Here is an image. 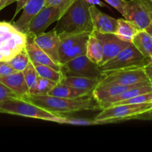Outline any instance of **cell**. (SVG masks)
I'll list each match as a JSON object with an SVG mask.
<instances>
[{"instance_id":"obj_40","label":"cell","mask_w":152,"mask_h":152,"mask_svg":"<svg viewBox=\"0 0 152 152\" xmlns=\"http://www.w3.org/2000/svg\"><path fill=\"white\" fill-rule=\"evenodd\" d=\"M145 31H147V32L148 33V34L152 37V21H151V22L149 24L148 26L145 28Z\"/></svg>"},{"instance_id":"obj_10","label":"cell","mask_w":152,"mask_h":152,"mask_svg":"<svg viewBox=\"0 0 152 152\" xmlns=\"http://www.w3.org/2000/svg\"><path fill=\"white\" fill-rule=\"evenodd\" d=\"M151 11L152 0H127L122 16L142 31L151 22Z\"/></svg>"},{"instance_id":"obj_24","label":"cell","mask_w":152,"mask_h":152,"mask_svg":"<svg viewBox=\"0 0 152 152\" xmlns=\"http://www.w3.org/2000/svg\"><path fill=\"white\" fill-rule=\"evenodd\" d=\"M140 30L132 22L125 19H118V26L116 35L125 41L132 42L134 37Z\"/></svg>"},{"instance_id":"obj_5","label":"cell","mask_w":152,"mask_h":152,"mask_svg":"<svg viewBox=\"0 0 152 152\" xmlns=\"http://www.w3.org/2000/svg\"><path fill=\"white\" fill-rule=\"evenodd\" d=\"M28 37L12 24L0 22V61H9L25 48Z\"/></svg>"},{"instance_id":"obj_41","label":"cell","mask_w":152,"mask_h":152,"mask_svg":"<svg viewBox=\"0 0 152 152\" xmlns=\"http://www.w3.org/2000/svg\"><path fill=\"white\" fill-rule=\"evenodd\" d=\"M150 14H151V19H152V11L151 12V13H150Z\"/></svg>"},{"instance_id":"obj_38","label":"cell","mask_w":152,"mask_h":152,"mask_svg":"<svg viewBox=\"0 0 152 152\" xmlns=\"http://www.w3.org/2000/svg\"><path fill=\"white\" fill-rule=\"evenodd\" d=\"M15 1H16V0H0V11Z\"/></svg>"},{"instance_id":"obj_25","label":"cell","mask_w":152,"mask_h":152,"mask_svg":"<svg viewBox=\"0 0 152 152\" xmlns=\"http://www.w3.org/2000/svg\"><path fill=\"white\" fill-rule=\"evenodd\" d=\"M32 64L37 71V74L40 77L50 80L57 83H59L63 77V75L61 71H57L52 68V67L37 63V62H32Z\"/></svg>"},{"instance_id":"obj_8","label":"cell","mask_w":152,"mask_h":152,"mask_svg":"<svg viewBox=\"0 0 152 152\" xmlns=\"http://www.w3.org/2000/svg\"><path fill=\"white\" fill-rule=\"evenodd\" d=\"M91 33L60 35V65L66 63L77 56L86 55V45Z\"/></svg>"},{"instance_id":"obj_18","label":"cell","mask_w":152,"mask_h":152,"mask_svg":"<svg viewBox=\"0 0 152 152\" xmlns=\"http://www.w3.org/2000/svg\"><path fill=\"white\" fill-rule=\"evenodd\" d=\"M0 82L16 92L21 97L28 94V88L22 71H16L10 75L0 77Z\"/></svg>"},{"instance_id":"obj_27","label":"cell","mask_w":152,"mask_h":152,"mask_svg":"<svg viewBox=\"0 0 152 152\" xmlns=\"http://www.w3.org/2000/svg\"><path fill=\"white\" fill-rule=\"evenodd\" d=\"M30 62V59L28 57V53H26L25 50L18 53L16 56H13L11 59L7 61L9 65L13 68L16 71H23L27 65Z\"/></svg>"},{"instance_id":"obj_6","label":"cell","mask_w":152,"mask_h":152,"mask_svg":"<svg viewBox=\"0 0 152 152\" xmlns=\"http://www.w3.org/2000/svg\"><path fill=\"white\" fill-rule=\"evenodd\" d=\"M152 108V102L140 104H124L116 105L101 110L95 117L98 125L107 123H122L131 120V118Z\"/></svg>"},{"instance_id":"obj_29","label":"cell","mask_w":152,"mask_h":152,"mask_svg":"<svg viewBox=\"0 0 152 152\" xmlns=\"http://www.w3.org/2000/svg\"><path fill=\"white\" fill-rule=\"evenodd\" d=\"M147 102H152V91L148 92V93L138 95V96H134V97L131 98V99H125V100L114 102V103L111 104L109 107L116 105H124V104H140L147 103Z\"/></svg>"},{"instance_id":"obj_22","label":"cell","mask_w":152,"mask_h":152,"mask_svg":"<svg viewBox=\"0 0 152 152\" xmlns=\"http://www.w3.org/2000/svg\"><path fill=\"white\" fill-rule=\"evenodd\" d=\"M101 80L79 77H63L59 83L79 89L93 91Z\"/></svg>"},{"instance_id":"obj_30","label":"cell","mask_w":152,"mask_h":152,"mask_svg":"<svg viewBox=\"0 0 152 152\" xmlns=\"http://www.w3.org/2000/svg\"><path fill=\"white\" fill-rule=\"evenodd\" d=\"M63 124H69L74 126H94V125H98V123L95 119L90 120V119L65 117Z\"/></svg>"},{"instance_id":"obj_9","label":"cell","mask_w":152,"mask_h":152,"mask_svg":"<svg viewBox=\"0 0 152 152\" xmlns=\"http://www.w3.org/2000/svg\"><path fill=\"white\" fill-rule=\"evenodd\" d=\"M63 77H79L101 80L104 75L98 65L88 59L86 55L77 56L61 65Z\"/></svg>"},{"instance_id":"obj_34","label":"cell","mask_w":152,"mask_h":152,"mask_svg":"<svg viewBox=\"0 0 152 152\" xmlns=\"http://www.w3.org/2000/svg\"><path fill=\"white\" fill-rule=\"evenodd\" d=\"M152 120V108L146 112L138 114L135 117H132L131 120Z\"/></svg>"},{"instance_id":"obj_31","label":"cell","mask_w":152,"mask_h":152,"mask_svg":"<svg viewBox=\"0 0 152 152\" xmlns=\"http://www.w3.org/2000/svg\"><path fill=\"white\" fill-rule=\"evenodd\" d=\"M16 98H22L20 95L16 94L13 90L6 86L3 83L0 82V103L4 101L8 100L11 99H16Z\"/></svg>"},{"instance_id":"obj_32","label":"cell","mask_w":152,"mask_h":152,"mask_svg":"<svg viewBox=\"0 0 152 152\" xmlns=\"http://www.w3.org/2000/svg\"><path fill=\"white\" fill-rule=\"evenodd\" d=\"M104 1L107 4L118 10L121 14H123L127 0H104Z\"/></svg>"},{"instance_id":"obj_21","label":"cell","mask_w":152,"mask_h":152,"mask_svg":"<svg viewBox=\"0 0 152 152\" xmlns=\"http://www.w3.org/2000/svg\"><path fill=\"white\" fill-rule=\"evenodd\" d=\"M86 56L89 60L96 65H100L103 59V48L101 42L92 31L89 34L86 45Z\"/></svg>"},{"instance_id":"obj_20","label":"cell","mask_w":152,"mask_h":152,"mask_svg":"<svg viewBox=\"0 0 152 152\" xmlns=\"http://www.w3.org/2000/svg\"><path fill=\"white\" fill-rule=\"evenodd\" d=\"M92 91L76 88L71 86L63 85L61 83H58L49 92V95L63 98H77L92 94Z\"/></svg>"},{"instance_id":"obj_12","label":"cell","mask_w":152,"mask_h":152,"mask_svg":"<svg viewBox=\"0 0 152 152\" xmlns=\"http://www.w3.org/2000/svg\"><path fill=\"white\" fill-rule=\"evenodd\" d=\"M94 33L102 45L103 59L101 65L105 63L107 61L110 60L113 57L117 56L122 50H124L131 43L122 39L115 34Z\"/></svg>"},{"instance_id":"obj_4","label":"cell","mask_w":152,"mask_h":152,"mask_svg":"<svg viewBox=\"0 0 152 152\" xmlns=\"http://www.w3.org/2000/svg\"><path fill=\"white\" fill-rule=\"evenodd\" d=\"M0 113L39 119L46 121L55 122L61 124H63L65 119V116H60L52 114L22 98L8 99L1 102Z\"/></svg>"},{"instance_id":"obj_28","label":"cell","mask_w":152,"mask_h":152,"mask_svg":"<svg viewBox=\"0 0 152 152\" xmlns=\"http://www.w3.org/2000/svg\"><path fill=\"white\" fill-rule=\"evenodd\" d=\"M22 73L24 74V77H25V82H26V84L28 88V92H29V91H31L36 85L37 77H38L37 71L34 68V65L31 61L27 65L26 68H25V70L22 71Z\"/></svg>"},{"instance_id":"obj_23","label":"cell","mask_w":152,"mask_h":152,"mask_svg":"<svg viewBox=\"0 0 152 152\" xmlns=\"http://www.w3.org/2000/svg\"><path fill=\"white\" fill-rule=\"evenodd\" d=\"M132 43L144 56L152 60V37L145 30L139 31Z\"/></svg>"},{"instance_id":"obj_19","label":"cell","mask_w":152,"mask_h":152,"mask_svg":"<svg viewBox=\"0 0 152 152\" xmlns=\"http://www.w3.org/2000/svg\"><path fill=\"white\" fill-rule=\"evenodd\" d=\"M151 91L152 86H139V87H136L134 88L130 89V90L126 91L125 92H122V93L119 94L118 95H116V96H114L107 98V99L98 102V104H99L101 109H104V108L109 107L111 104L114 103V102L125 100V99H131V98L137 96H138V95L148 93V92Z\"/></svg>"},{"instance_id":"obj_1","label":"cell","mask_w":152,"mask_h":152,"mask_svg":"<svg viewBox=\"0 0 152 152\" xmlns=\"http://www.w3.org/2000/svg\"><path fill=\"white\" fill-rule=\"evenodd\" d=\"M22 99L32 102L34 105L49 112L60 116L84 111H97L101 108L92 94L77 98H63L51 95L25 94Z\"/></svg>"},{"instance_id":"obj_17","label":"cell","mask_w":152,"mask_h":152,"mask_svg":"<svg viewBox=\"0 0 152 152\" xmlns=\"http://www.w3.org/2000/svg\"><path fill=\"white\" fill-rule=\"evenodd\" d=\"M25 50L28 53L30 61L32 62L42 64V65H47L52 67L57 71H61V65L55 63L50 58V56L45 53L37 44L34 42L31 37L27 39V42L25 45Z\"/></svg>"},{"instance_id":"obj_35","label":"cell","mask_w":152,"mask_h":152,"mask_svg":"<svg viewBox=\"0 0 152 152\" xmlns=\"http://www.w3.org/2000/svg\"><path fill=\"white\" fill-rule=\"evenodd\" d=\"M28 0H16V10H15V13L13 14V18H12V21L15 19V17L16 16V15L22 10L23 8L24 5L25 4V3L27 2Z\"/></svg>"},{"instance_id":"obj_36","label":"cell","mask_w":152,"mask_h":152,"mask_svg":"<svg viewBox=\"0 0 152 152\" xmlns=\"http://www.w3.org/2000/svg\"><path fill=\"white\" fill-rule=\"evenodd\" d=\"M143 70H144L146 76H147L148 80V81L150 82L152 86V62L148 64L147 65H145L143 68Z\"/></svg>"},{"instance_id":"obj_11","label":"cell","mask_w":152,"mask_h":152,"mask_svg":"<svg viewBox=\"0 0 152 152\" xmlns=\"http://www.w3.org/2000/svg\"><path fill=\"white\" fill-rule=\"evenodd\" d=\"M148 81L143 68L119 71L104 75L99 85L116 84L122 86L137 84L142 82Z\"/></svg>"},{"instance_id":"obj_2","label":"cell","mask_w":152,"mask_h":152,"mask_svg":"<svg viewBox=\"0 0 152 152\" xmlns=\"http://www.w3.org/2000/svg\"><path fill=\"white\" fill-rule=\"evenodd\" d=\"M91 4L84 0H75L58 21L55 31L58 35L92 33V19L89 13Z\"/></svg>"},{"instance_id":"obj_13","label":"cell","mask_w":152,"mask_h":152,"mask_svg":"<svg viewBox=\"0 0 152 152\" xmlns=\"http://www.w3.org/2000/svg\"><path fill=\"white\" fill-rule=\"evenodd\" d=\"M34 42L47 53L55 63L60 65L59 47L61 39L55 29L49 32H43L32 37Z\"/></svg>"},{"instance_id":"obj_14","label":"cell","mask_w":152,"mask_h":152,"mask_svg":"<svg viewBox=\"0 0 152 152\" xmlns=\"http://www.w3.org/2000/svg\"><path fill=\"white\" fill-rule=\"evenodd\" d=\"M93 31L99 34H116L118 26V19L111 17L100 10L96 5L91 4L89 7Z\"/></svg>"},{"instance_id":"obj_3","label":"cell","mask_w":152,"mask_h":152,"mask_svg":"<svg viewBox=\"0 0 152 152\" xmlns=\"http://www.w3.org/2000/svg\"><path fill=\"white\" fill-rule=\"evenodd\" d=\"M152 60L142 54L132 42L117 56L105 63L98 65L100 71L105 75L119 71L143 68Z\"/></svg>"},{"instance_id":"obj_26","label":"cell","mask_w":152,"mask_h":152,"mask_svg":"<svg viewBox=\"0 0 152 152\" xmlns=\"http://www.w3.org/2000/svg\"><path fill=\"white\" fill-rule=\"evenodd\" d=\"M58 84L55 82L52 81L48 79L38 76L37 83L34 87L29 91L28 94L33 95H46L49 94V92L53 89L56 85Z\"/></svg>"},{"instance_id":"obj_33","label":"cell","mask_w":152,"mask_h":152,"mask_svg":"<svg viewBox=\"0 0 152 152\" xmlns=\"http://www.w3.org/2000/svg\"><path fill=\"white\" fill-rule=\"evenodd\" d=\"M16 72L6 61H0V77L10 75L13 73Z\"/></svg>"},{"instance_id":"obj_39","label":"cell","mask_w":152,"mask_h":152,"mask_svg":"<svg viewBox=\"0 0 152 152\" xmlns=\"http://www.w3.org/2000/svg\"><path fill=\"white\" fill-rule=\"evenodd\" d=\"M63 1H64V0H46V1H45V6L55 5V4H60Z\"/></svg>"},{"instance_id":"obj_37","label":"cell","mask_w":152,"mask_h":152,"mask_svg":"<svg viewBox=\"0 0 152 152\" xmlns=\"http://www.w3.org/2000/svg\"><path fill=\"white\" fill-rule=\"evenodd\" d=\"M86 2L89 3L90 4H93V5H98L100 7H107V8L110 9V7L106 4V2H104V1H101V0H84Z\"/></svg>"},{"instance_id":"obj_16","label":"cell","mask_w":152,"mask_h":152,"mask_svg":"<svg viewBox=\"0 0 152 152\" xmlns=\"http://www.w3.org/2000/svg\"><path fill=\"white\" fill-rule=\"evenodd\" d=\"M45 1L46 0H28L22 8L21 16L13 25L19 31L26 34L30 22L44 7Z\"/></svg>"},{"instance_id":"obj_7","label":"cell","mask_w":152,"mask_h":152,"mask_svg":"<svg viewBox=\"0 0 152 152\" xmlns=\"http://www.w3.org/2000/svg\"><path fill=\"white\" fill-rule=\"evenodd\" d=\"M75 0H64L58 4L44 6L28 25L27 37H34L44 32L49 25L58 22Z\"/></svg>"},{"instance_id":"obj_15","label":"cell","mask_w":152,"mask_h":152,"mask_svg":"<svg viewBox=\"0 0 152 152\" xmlns=\"http://www.w3.org/2000/svg\"><path fill=\"white\" fill-rule=\"evenodd\" d=\"M144 86H151V84L149 81H145L137 83V84L130 85V86H122V85L116 84L98 85L92 91V96L96 99L97 102H100L104 99H107V98L114 96L131 88Z\"/></svg>"}]
</instances>
